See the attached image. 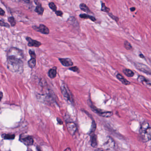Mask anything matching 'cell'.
Returning a JSON list of instances; mask_svg holds the SVG:
<instances>
[{
  "label": "cell",
  "mask_w": 151,
  "mask_h": 151,
  "mask_svg": "<svg viewBox=\"0 0 151 151\" xmlns=\"http://www.w3.org/2000/svg\"><path fill=\"white\" fill-rule=\"evenodd\" d=\"M57 121H58V123L59 124L62 125L63 124L62 121V120L59 118H57Z\"/></svg>",
  "instance_id": "33"
},
{
  "label": "cell",
  "mask_w": 151,
  "mask_h": 151,
  "mask_svg": "<svg viewBox=\"0 0 151 151\" xmlns=\"http://www.w3.org/2000/svg\"><path fill=\"white\" fill-rule=\"evenodd\" d=\"M36 60L35 59L31 58V59H30L28 62V66L32 69L35 68V66H36Z\"/></svg>",
  "instance_id": "21"
},
{
  "label": "cell",
  "mask_w": 151,
  "mask_h": 151,
  "mask_svg": "<svg viewBox=\"0 0 151 151\" xmlns=\"http://www.w3.org/2000/svg\"><path fill=\"white\" fill-rule=\"evenodd\" d=\"M56 15H57V16H58V17H62V16L63 13L62 11H60V10H58V11H56L55 12Z\"/></svg>",
  "instance_id": "31"
},
{
  "label": "cell",
  "mask_w": 151,
  "mask_h": 151,
  "mask_svg": "<svg viewBox=\"0 0 151 151\" xmlns=\"http://www.w3.org/2000/svg\"><path fill=\"white\" fill-rule=\"evenodd\" d=\"M130 10H131L132 12H133V11H135V9H135L134 7H132V8H130Z\"/></svg>",
  "instance_id": "36"
},
{
  "label": "cell",
  "mask_w": 151,
  "mask_h": 151,
  "mask_svg": "<svg viewBox=\"0 0 151 151\" xmlns=\"http://www.w3.org/2000/svg\"><path fill=\"white\" fill-rule=\"evenodd\" d=\"M79 17H81L82 19H90V20H91V21H96V18L93 17V16H91V15H88V14H81L79 15Z\"/></svg>",
  "instance_id": "18"
},
{
  "label": "cell",
  "mask_w": 151,
  "mask_h": 151,
  "mask_svg": "<svg viewBox=\"0 0 151 151\" xmlns=\"http://www.w3.org/2000/svg\"><path fill=\"white\" fill-rule=\"evenodd\" d=\"M2 138L5 140H13L15 137V134H3L2 135Z\"/></svg>",
  "instance_id": "20"
},
{
  "label": "cell",
  "mask_w": 151,
  "mask_h": 151,
  "mask_svg": "<svg viewBox=\"0 0 151 151\" xmlns=\"http://www.w3.org/2000/svg\"><path fill=\"white\" fill-rule=\"evenodd\" d=\"M32 28L36 31L39 32L43 34L47 35L50 33V30H49L48 28L43 24L40 25L39 27H37L36 26H33Z\"/></svg>",
  "instance_id": "7"
},
{
  "label": "cell",
  "mask_w": 151,
  "mask_h": 151,
  "mask_svg": "<svg viewBox=\"0 0 151 151\" xmlns=\"http://www.w3.org/2000/svg\"><path fill=\"white\" fill-rule=\"evenodd\" d=\"M91 145L93 148H97L98 145L97 137L95 134H93L91 137Z\"/></svg>",
  "instance_id": "16"
},
{
  "label": "cell",
  "mask_w": 151,
  "mask_h": 151,
  "mask_svg": "<svg viewBox=\"0 0 151 151\" xmlns=\"http://www.w3.org/2000/svg\"><path fill=\"white\" fill-rule=\"evenodd\" d=\"M69 70L70 71H73V72H77L79 71V69L77 66H75V67H71L69 68Z\"/></svg>",
  "instance_id": "29"
},
{
  "label": "cell",
  "mask_w": 151,
  "mask_h": 151,
  "mask_svg": "<svg viewBox=\"0 0 151 151\" xmlns=\"http://www.w3.org/2000/svg\"><path fill=\"white\" fill-rule=\"evenodd\" d=\"M26 40L28 41V46L29 47H34L38 48L42 45L41 42H39L36 40H32V38L29 37H26Z\"/></svg>",
  "instance_id": "10"
},
{
  "label": "cell",
  "mask_w": 151,
  "mask_h": 151,
  "mask_svg": "<svg viewBox=\"0 0 151 151\" xmlns=\"http://www.w3.org/2000/svg\"><path fill=\"white\" fill-rule=\"evenodd\" d=\"M5 14V11L3 10L1 8H0V15L4 16Z\"/></svg>",
  "instance_id": "32"
},
{
  "label": "cell",
  "mask_w": 151,
  "mask_h": 151,
  "mask_svg": "<svg viewBox=\"0 0 151 151\" xmlns=\"http://www.w3.org/2000/svg\"><path fill=\"white\" fill-rule=\"evenodd\" d=\"M140 137L143 142H146L151 140V127L148 122H144L141 124L140 128Z\"/></svg>",
  "instance_id": "2"
},
{
  "label": "cell",
  "mask_w": 151,
  "mask_h": 151,
  "mask_svg": "<svg viewBox=\"0 0 151 151\" xmlns=\"http://www.w3.org/2000/svg\"><path fill=\"white\" fill-rule=\"evenodd\" d=\"M115 146V142L112 138L110 137H109L107 139L106 142L103 144V147L104 149H112L114 148Z\"/></svg>",
  "instance_id": "9"
},
{
  "label": "cell",
  "mask_w": 151,
  "mask_h": 151,
  "mask_svg": "<svg viewBox=\"0 0 151 151\" xmlns=\"http://www.w3.org/2000/svg\"><path fill=\"white\" fill-rule=\"evenodd\" d=\"M108 15L110 18H112L113 20H114L115 21H116V22H118V21L119 19H118V17H115L114 15H113L112 13H108Z\"/></svg>",
  "instance_id": "30"
},
{
  "label": "cell",
  "mask_w": 151,
  "mask_h": 151,
  "mask_svg": "<svg viewBox=\"0 0 151 151\" xmlns=\"http://www.w3.org/2000/svg\"><path fill=\"white\" fill-rule=\"evenodd\" d=\"M116 77L120 81H121V83L125 85H129L130 84V82L126 79H125V77L120 74H118L117 75Z\"/></svg>",
  "instance_id": "15"
},
{
  "label": "cell",
  "mask_w": 151,
  "mask_h": 151,
  "mask_svg": "<svg viewBox=\"0 0 151 151\" xmlns=\"http://www.w3.org/2000/svg\"><path fill=\"white\" fill-rule=\"evenodd\" d=\"M124 47L127 50H131L132 49V47L131 44L127 41H125L124 42Z\"/></svg>",
  "instance_id": "25"
},
{
  "label": "cell",
  "mask_w": 151,
  "mask_h": 151,
  "mask_svg": "<svg viewBox=\"0 0 151 151\" xmlns=\"http://www.w3.org/2000/svg\"><path fill=\"white\" fill-rule=\"evenodd\" d=\"M123 72L125 76L129 77H132L134 75V72L132 70L129 69H125L123 70Z\"/></svg>",
  "instance_id": "19"
},
{
  "label": "cell",
  "mask_w": 151,
  "mask_h": 151,
  "mask_svg": "<svg viewBox=\"0 0 151 151\" xmlns=\"http://www.w3.org/2000/svg\"><path fill=\"white\" fill-rule=\"evenodd\" d=\"M35 3L36 5H37V6L36 7L35 9V12L37 13L38 15L42 16L43 15V13H44V9L42 7V4L37 1H35Z\"/></svg>",
  "instance_id": "12"
},
{
  "label": "cell",
  "mask_w": 151,
  "mask_h": 151,
  "mask_svg": "<svg viewBox=\"0 0 151 151\" xmlns=\"http://www.w3.org/2000/svg\"><path fill=\"white\" fill-rule=\"evenodd\" d=\"M29 55L31 57V58L32 59H35L36 57V55L35 52L34 51H32V50H30L29 51Z\"/></svg>",
  "instance_id": "28"
},
{
  "label": "cell",
  "mask_w": 151,
  "mask_h": 151,
  "mask_svg": "<svg viewBox=\"0 0 151 151\" xmlns=\"http://www.w3.org/2000/svg\"><path fill=\"white\" fill-rule=\"evenodd\" d=\"M8 21L10 23L11 26H12V27H13V26H15L16 25V20H15V18L12 17H9L8 18Z\"/></svg>",
  "instance_id": "23"
},
{
  "label": "cell",
  "mask_w": 151,
  "mask_h": 151,
  "mask_svg": "<svg viewBox=\"0 0 151 151\" xmlns=\"http://www.w3.org/2000/svg\"><path fill=\"white\" fill-rule=\"evenodd\" d=\"M3 93L1 91H0V101H1V99H2V97H3Z\"/></svg>",
  "instance_id": "35"
},
{
  "label": "cell",
  "mask_w": 151,
  "mask_h": 151,
  "mask_svg": "<svg viewBox=\"0 0 151 151\" xmlns=\"http://www.w3.org/2000/svg\"><path fill=\"white\" fill-rule=\"evenodd\" d=\"M7 68L12 72L21 74L24 71V52L16 48L12 47L8 51Z\"/></svg>",
  "instance_id": "1"
},
{
  "label": "cell",
  "mask_w": 151,
  "mask_h": 151,
  "mask_svg": "<svg viewBox=\"0 0 151 151\" xmlns=\"http://www.w3.org/2000/svg\"><path fill=\"white\" fill-rule=\"evenodd\" d=\"M91 109L93 111L98 114V115L103 117H110L113 115V113L110 111H105L101 109H98L95 107L94 106L91 107Z\"/></svg>",
  "instance_id": "6"
},
{
  "label": "cell",
  "mask_w": 151,
  "mask_h": 151,
  "mask_svg": "<svg viewBox=\"0 0 151 151\" xmlns=\"http://www.w3.org/2000/svg\"><path fill=\"white\" fill-rule=\"evenodd\" d=\"M27 151H32V150H31V149H28V150H27Z\"/></svg>",
  "instance_id": "39"
},
{
  "label": "cell",
  "mask_w": 151,
  "mask_h": 151,
  "mask_svg": "<svg viewBox=\"0 0 151 151\" xmlns=\"http://www.w3.org/2000/svg\"><path fill=\"white\" fill-rule=\"evenodd\" d=\"M95 151H105V150L103 148H99L96 149Z\"/></svg>",
  "instance_id": "34"
},
{
  "label": "cell",
  "mask_w": 151,
  "mask_h": 151,
  "mask_svg": "<svg viewBox=\"0 0 151 151\" xmlns=\"http://www.w3.org/2000/svg\"><path fill=\"white\" fill-rule=\"evenodd\" d=\"M134 66L137 69L147 75H151V69L146 65L139 63H134Z\"/></svg>",
  "instance_id": "5"
},
{
  "label": "cell",
  "mask_w": 151,
  "mask_h": 151,
  "mask_svg": "<svg viewBox=\"0 0 151 151\" xmlns=\"http://www.w3.org/2000/svg\"><path fill=\"white\" fill-rule=\"evenodd\" d=\"M20 140L27 146H31L34 143L33 137L25 134H23L20 136Z\"/></svg>",
  "instance_id": "4"
},
{
  "label": "cell",
  "mask_w": 151,
  "mask_h": 151,
  "mask_svg": "<svg viewBox=\"0 0 151 151\" xmlns=\"http://www.w3.org/2000/svg\"><path fill=\"white\" fill-rule=\"evenodd\" d=\"M101 10L102 11V12H106V13H109V12L110 11V9L109 8L106 7L105 4L104 3H102Z\"/></svg>",
  "instance_id": "22"
},
{
  "label": "cell",
  "mask_w": 151,
  "mask_h": 151,
  "mask_svg": "<svg viewBox=\"0 0 151 151\" xmlns=\"http://www.w3.org/2000/svg\"><path fill=\"white\" fill-rule=\"evenodd\" d=\"M58 60L61 64L64 67H70L74 64L73 61L70 58H59Z\"/></svg>",
  "instance_id": "11"
},
{
  "label": "cell",
  "mask_w": 151,
  "mask_h": 151,
  "mask_svg": "<svg viewBox=\"0 0 151 151\" xmlns=\"http://www.w3.org/2000/svg\"><path fill=\"white\" fill-rule=\"evenodd\" d=\"M0 26L6 27V28H9L10 27V25H9V24L5 23L2 20H0Z\"/></svg>",
  "instance_id": "27"
},
{
  "label": "cell",
  "mask_w": 151,
  "mask_h": 151,
  "mask_svg": "<svg viewBox=\"0 0 151 151\" xmlns=\"http://www.w3.org/2000/svg\"><path fill=\"white\" fill-rule=\"evenodd\" d=\"M57 67H54L53 68H51L49 70L48 72V75L49 77L51 79H54L57 76Z\"/></svg>",
  "instance_id": "14"
},
{
  "label": "cell",
  "mask_w": 151,
  "mask_h": 151,
  "mask_svg": "<svg viewBox=\"0 0 151 151\" xmlns=\"http://www.w3.org/2000/svg\"><path fill=\"white\" fill-rule=\"evenodd\" d=\"M79 8L82 11L85 12L87 13H93L91 11L89 8L85 3H81L79 5Z\"/></svg>",
  "instance_id": "17"
},
{
  "label": "cell",
  "mask_w": 151,
  "mask_h": 151,
  "mask_svg": "<svg viewBox=\"0 0 151 151\" xmlns=\"http://www.w3.org/2000/svg\"><path fill=\"white\" fill-rule=\"evenodd\" d=\"M49 6L50 9L51 10H53V11H54V12H55L56 11H57V6H56L54 2H50L49 4Z\"/></svg>",
  "instance_id": "24"
},
{
  "label": "cell",
  "mask_w": 151,
  "mask_h": 151,
  "mask_svg": "<svg viewBox=\"0 0 151 151\" xmlns=\"http://www.w3.org/2000/svg\"><path fill=\"white\" fill-rule=\"evenodd\" d=\"M137 80L139 83H142V84L145 85L151 86V82L149 80L147 79L143 76H139L137 78Z\"/></svg>",
  "instance_id": "13"
},
{
  "label": "cell",
  "mask_w": 151,
  "mask_h": 151,
  "mask_svg": "<svg viewBox=\"0 0 151 151\" xmlns=\"http://www.w3.org/2000/svg\"><path fill=\"white\" fill-rule=\"evenodd\" d=\"M139 56L140 57V58H143V59H144V55L142 54H140V55H139Z\"/></svg>",
  "instance_id": "37"
},
{
  "label": "cell",
  "mask_w": 151,
  "mask_h": 151,
  "mask_svg": "<svg viewBox=\"0 0 151 151\" xmlns=\"http://www.w3.org/2000/svg\"><path fill=\"white\" fill-rule=\"evenodd\" d=\"M96 125H96L95 122L94 121H93L92 125H91V128L90 131V134H92V133L94 132L95 129H96V128H97Z\"/></svg>",
  "instance_id": "26"
},
{
  "label": "cell",
  "mask_w": 151,
  "mask_h": 151,
  "mask_svg": "<svg viewBox=\"0 0 151 151\" xmlns=\"http://www.w3.org/2000/svg\"><path fill=\"white\" fill-rule=\"evenodd\" d=\"M66 127L68 131L71 135H74L75 134L77 130V127L74 123L72 122H68L66 124Z\"/></svg>",
  "instance_id": "8"
},
{
  "label": "cell",
  "mask_w": 151,
  "mask_h": 151,
  "mask_svg": "<svg viewBox=\"0 0 151 151\" xmlns=\"http://www.w3.org/2000/svg\"><path fill=\"white\" fill-rule=\"evenodd\" d=\"M71 151L70 148H68L66 149H65V151Z\"/></svg>",
  "instance_id": "38"
},
{
  "label": "cell",
  "mask_w": 151,
  "mask_h": 151,
  "mask_svg": "<svg viewBox=\"0 0 151 151\" xmlns=\"http://www.w3.org/2000/svg\"><path fill=\"white\" fill-rule=\"evenodd\" d=\"M61 89L64 99L68 102L73 103H74V100L73 95L66 83H62L61 85Z\"/></svg>",
  "instance_id": "3"
}]
</instances>
